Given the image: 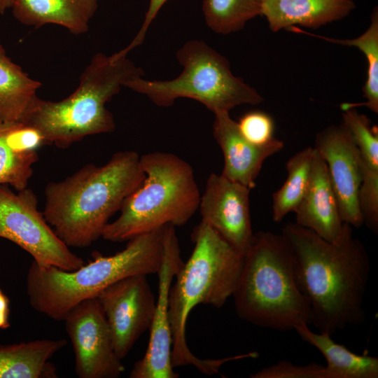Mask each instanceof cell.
Masks as SVG:
<instances>
[{"instance_id":"cell-1","label":"cell","mask_w":378,"mask_h":378,"mask_svg":"<svg viewBox=\"0 0 378 378\" xmlns=\"http://www.w3.org/2000/svg\"><path fill=\"white\" fill-rule=\"evenodd\" d=\"M281 234L293 255L298 285L309 302L311 324L330 336L362 324L370 262L353 227L344 223L333 241L295 223L285 225Z\"/></svg>"},{"instance_id":"cell-2","label":"cell","mask_w":378,"mask_h":378,"mask_svg":"<svg viewBox=\"0 0 378 378\" xmlns=\"http://www.w3.org/2000/svg\"><path fill=\"white\" fill-rule=\"evenodd\" d=\"M144 177L136 152H118L102 166L89 164L63 181L49 183L43 214L68 247H88L102 237L109 218Z\"/></svg>"},{"instance_id":"cell-3","label":"cell","mask_w":378,"mask_h":378,"mask_svg":"<svg viewBox=\"0 0 378 378\" xmlns=\"http://www.w3.org/2000/svg\"><path fill=\"white\" fill-rule=\"evenodd\" d=\"M191 239L192 252L176 275L169 294L172 363L174 368L192 365L202 373L213 375L224 363L235 358L201 359L195 356L186 342L187 319L197 304L220 308L232 297L244 253L202 220L194 227Z\"/></svg>"},{"instance_id":"cell-4","label":"cell","mask_w":378,"mask_h":378,"mask_svg":"<svg viewBox=\"0 0 378 378\" xmlns=\"http://www.w3.org/2000/svg\"><path fill=\"white\" fill-rule=\"evenodd\" d=\"M232 297L237 315L257 326L288 331L312 323L309 302L298 285L293 255L282 234H253Z\"/></svg>"},{"instance_id":"cell-5","label":"cell","mask_w":378,"mask_h":378,"mask_svg":"<svg viewBox=\"0 0 378 378\" xmlns=\"http://www.w3.org/2000/svg\"><path fill=\"white\" fill-rule=\"evenodd\" d=\"M162 228L130 239L113 255L97 253L93 260L74 270L42 267L33 261L26 279L31 307L52 320L63 321L74 306L97 298L124 278L157 274L162 262Z\"/></svg>"},{"instance_id":"cell-6","label":"cell","mask_w":378,"mask_h":378,"mask_svg":"<svg viewBox=\"0 0 378 378\" xmlns=\"http://www.w3.org/2000/svg\"><path fill=\"white\" fill-rule=\"evenodd\" d=\"M144 74L127 56L97 52L72 94L58 102L38 97L23 122L41 134L46 145L62 148L87 136L112 132L115 122L106 104L127 81Z\"/></svg>"},{"instance_id":"cell-7","label":"cell","mask_w":378,"mask_h":378,"mask_svg":"<svg viewBox=\"0 0 378 378\" xmlns=\"http://www.w3.org/2000/svg\"><path fill=\"white\" fill-rule=\"evenodd\" d=\"M145 174L125 200L120 214L102 237L122 242L161 229L186 224L199 208L200 192L190 164L175 154L153 152L140 156Z\"/></svg>"},{"instance_id":"cell-8","label":"cell","mask_w":378,"mask_h":378,"mask_svg":"<svg viewBox=\"0 0 378 378\" xmlns=\"http://www.w3.org/2000/svg\"><path fill=\"white\" fill-rule=\"evenodd\" d=\"M176 59L183 66L176 78L148 80L137 77L124 87L145 94L158 106H170L177 99L189 98L213 113L263 102L255 89L232 74L227 58L203 41L186 42L176 52Z\"/></svg>"},{"instance_id":"cell-9","label":"cell","mask_w":378,"mask_h":378,"mask_svg":"<svg viewBox=\"0 0 378 378\" xmlns=\"http://www.w3.org/2000/svg\"><path fill=\"white\" fill-rule=\"evenodd\" d=\"M0 237L27 251L39 266L71 271L84 265L48 223L36 195L27 188L14 192L0 185Z\"/></svg>"},{"instance_id":"cell-10","label":"cell","mask_w":378,"mask_h":378,"mask_svg":"<svg viewBox=\"0 0 378 378\" xmlns=\"http://www.w3.org/2000/svg\"><path fill=\"white\" fill-rule=\"evenodd\" d=\"M79 378H117L125 368L115 353L112 335L97 298L82 301L64 316Z\"/></svg>"},{"instance_id":"cell-11","label":"cell","mask_w":378,"mask_h":378,"mask_svg":"<svg viewBox=\"0 0 378 378\" xmlns=\"http://www.w3.org/2000/svg\"><path fill=\"white\" fill-rule=\"evenodd\" d=\"M175 226L162 228V262L157 274L158 291L150 338L144 357L137 360L130 378H177L172 363V335L168 316L172 281L183 265Z\"/></svg>"},{"instance_id":"cell-12","label":"cell","mask_w":378,"mask_h":378,"mask_svg":"<svg viewBox=\"0 0 378 378\" xmlns=\"http://www.w3.org/2000/svg\"><path fill=\"white\" fill-rule=\"evenodd\" d=\"M97 298L109 326L114 349L122 360L151 326L156 297L146 275L124 278L102 290Z\"/></svg>"},{"instance_id":"cell-13","label":"cell","mask_w":378,"mask_h":378,"mask_svg":"<svg viewBox=\"0 0 378 378\" xmlns=\"http://www.w3.org/2000/svg\"><path fill=\"white\" fill-rule=\"evenodd\" d=\"M326 163L341 218L351 227L363 225L358 193L362 160L349 130L342 122L318 132L314 147Z\"/></svg>"},{"instance_id":"cell-14","label":"cell","mask_w":378,"mask_h":378,"mask_svg":"<svg viewBox=\"0 0 378 378\" xmlns=\"http://www.w3.org/2000/svg\"><path fill=\"white\" fill-rule=\"evenodd\" d=\"M251 189L221 174H211L200 196L202 221L234 248L245 253L253 237L249 204Z\"/></svg>"},{"instance_id":"cell-15","label":"cell","mask_w":378,"mask_h":378,"mask_svg":"<svg viewBox=\"0 0 378 378\" xmlns=\"http://www.w3.org/2000/svg\"><path fill=\"white\" fill-rule=\"evenodd\" d=\"M214 114L213 135L224 159L221 174L250 189L253 188L265 160L280 151L284 142L277 139L267 146H256L242 136L237 122L232 119L228 111H218Z\"/></svg>"},{"instance_id":"cell-16","label":"cell","mask_w":378,"mask_h":378,"mask_svg":"<svg viewBox=\"0 0 378 378\" xmlns=\"http://www.w3.org/2000/svg\"><path fill=\"white\" fill-rule=\"evenodd\" d=\"M294 213L296 224L328 241L336 240L342 231L344 222L326 163L314 148L309 185Z\"/></svg>"},{"instance_id":"cell-17","label":"cell","mask_w":378,"mask_h":378,"mask_svg":"<svg viewBox=\"0 0 378 378\" xmlns=\"http://www.w3.org/2000/svg\"><path fill=\"white\" fill-rule=\"evenodd\" d=\"M43 145V136L32 126L0 120V185L17 191L26 188L38 160L37 150Z\"/></svg>"},{"instance_id":"cell-18","label":"cell","mask_w":378,"mask_h":378,"mask_svg":"<svg viewBox=\"0 0 378 378\" xmlns=\"http://www.w3.org/2000/svg\"><path fill=\"white\" fill-rule=\"evenodd\" d=\"M261 15L276 32L293 26L316 29L348 16L354 0H260Z\"/></svg>"},{"instance_id":"cell-19","label":"cell","mask_w":378,"mask_h":378,"mask_svg":"<svg viewBox=\"0 0 378 378\" xmlns=\"http://www.w3.org/2000/svg\"><path fill=\"white\" fill-rule=\"evenodd\" d=\"M305 342L316 348L324 356V378H377L378 358L367 354H357L335 342L330 335L311 330L301 324L294 329Z\"/></svg>"},{"instance_id":"cell-20","label":"cell","mask_w":378,"mask_h":378,"mask_svg":"<svg viewBox=\"0 0 378 378\" xmlns=\"http://www.w3.org/2000/svg\"><path fill=\"white\" fill-rule=\"evenodd\" d=\"M10 8L14 18L24 25L38 28L54 24L76 35L88 31L92 18L75 0H13Z\"/></svg>"},{"instance_id":"cell-21","label":"cell","mask_w":378,"mask_h":378,"mask_svg":"<svg viewBox=\"0 0 378 378\" xmlns=\"http://www.w3.org/2000/svg\"><path fill=\"white\" fill-rule=\"evenodd\" d=\"M41 86L7 55L0 43V120L23 121L38 97Z\"/></svg>"},{"instance_id":"cell-22","label":"cell","mask_w":378,"mask_h":378,"mask_svg":"<svg viewBox=\"0 0 378 378\" xmlns=\"http://www.w3.org/2000/svg\"><path fill=\"white\" fill-rule=\"evenodd\" d=\"M287 31L304 34L330 43L355 46L358 48L364 54L368 62L367 78L363 88V97L366 101L359 104L344 103L340 105V108L343 111L349 108L365 106L372 112L378 113V9L377 6L374 8L371 13L368 28L360 36L354 39L329 38L307 32L296 26L290 27Z\"/></svg>"},{"instance_id":"cell-23","label":"cell","mask_w":378,"mask_h":378,"mask_svg":"<svg viewBox=\"0 0 378 378\" xmlns=\"http://www.w3.org/2000/svg\"><path fill=\"white\" fill-rule=\"evenodd\" d=\"M314 148L307 147L293 155L286 162L288 176L282 186L272 195V219L281 222L294 212L309 185Z\"/></svg>"},{"instance_id":"cell-24","label":"cell","mask_w":378,"mask_h":378,"mask_svg":"<svg viewBox=\"0 0 378 378\" xmlns=\"http://www.w3.org/2000/svg\"><path fill=\"white\" fill-rule=\"evenodd\" d=\"M206 25L214 32L229 34L241 30L250 20L261 15L260 0H203Z\"/></svg>"},{"instance_id":"cell-25","label":"cell","mask_w":378,"mask_h":378,"mask_svg":"<svg viewBox=\"0 0 378 378\" xmlns=\"http://www.w3.org/2000/svg\"><path fill=\"white\" fill-rule=\"evenodd\" d=\"M342 123L349 130L365 167L378 170V130L356 108L342 111Z\"/></svg>"},{"instance_id":"cell-26","label":"cell","mask_w":378,"mask_h":378,"mask_svg":"<svg viewBox=\"0 0 378 378\" xmlns=\"http://www.w3.org/2000/svg\"><path fill=\"white\" fill-rule=\"evenodd\" d=\"M237 125L242 136L256 146H267L277 139L274 136V122L269 114L263 111L246 113L239 118Z\"/></svg>"},{"instance_id":"cell-27","label":"cell","mask_w":378,"mask_h":378,"mask_svg":"<svg viewBox=\"0 0 378 378\" xmlns=\"http://www.w3.org/2000/svg\"><path fill=\"white\" fill-rule=\"evenodd\" d=\"M363 164V163H362ZM358 202L363 224L374 233L378 232V170L362 165V181Z\"/></svg>"},{"instance_id":"cell-28","label":"cell","mask_w":378,"mask_h":378,"mask_svg":"<svg viewBox=\"0 0 378 378\" xmlns=\"http://www.w3.org/2000/svg\"><path fill=\"white\" fill-rule=\"evenodd\" d=\"M325 366L312 363L304 365L281 360L251 374L252 378H324Z\"/></svg>"},{"instance_id":"cell-29","label":"cell","mask_w":378,"mask_h":378,"mask_svg":"<svg viewBox=\"0 0 378 378\" xmlns=\"http://www.w3.org/2000/svg\"><path fill=\"white\" fill-rule=\"evenodd\" d=\"M167 1L168 0H150L149 6L140 29L132 42L126 48L118 52L120 55H127L130 50L143 43L146 37V32L153 20L156 17L161 8Z\"/></svg>"},{"instance_id":"cell-30","label":"cell","mask_w":378,"mask_h":378,"mask_svg":"<svg viewBox=\"0 0 378 378\" xmlns=\"http://www.w3.org/2000/svg\"><path fill=\"white\" fill-rule=\"evenodd\" d=\"M10 300L0 288V329L10 326Z\"/></svg>"},{"instance_id":"cell-31","label":"cell","mask_w":378,"mask_h":378,"mask_svg":"<svg viewBox=\"0 0 378 378\" xmlns=\"http://www.w3.org/2000/svg\"><path fill=\"white\" fill-rule=\"evenodd\" d=\"M78 2L92 17L94 15L98 7L99 0H75Z\"/></svg>"},{"instance_id":"cell-32","label":"cell","mask_w":378,"mask_h":378,"mask_svg":"<svg viewBox=\"0 0 378 378\" xmlns=\"http://www.w3.org/2000/svg\"><path fill=\"white\" fill-rule=\"evenodd\" d=\"M13 0H0V15H4L7 9L11 8Z\"/></svg>"}]
</instances>
